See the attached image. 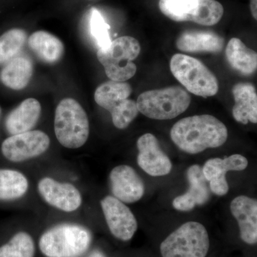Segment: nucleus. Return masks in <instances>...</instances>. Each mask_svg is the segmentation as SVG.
<instances>
[{"label": "nucleus", "mask_w": 257, "mask_h": 257, "mask_svg": "<svg viewBox=\"0 0 257 257\" xmlns=\"http://www.w3.org/2000/svg\"><path fill=\"white\" fill-rule=\"evenodd\" d=\"M187 177L189 183V190L183 195L176 197L172 203L174 208L177 210H192L197 205L206 204L210 197L207 181L200 166H191L187 170Z\"/></svg>", "instance_id": "nucleus-15"}, {"label": "nucleus", "mask_w": 257, "mask_h": 257, "mask_svg": "<svg viewBox=\"0 0 257 257\" xmlns=\"http://www.w3.org/2000/svg\"><path fill=\"white\" fill-rule=\"evenodd\" d=\"M29 189L27 177L19 171L0 168V201L9 202L25 195Z\"/></svg>", "instance_id": "nucleus-24"}, {"label": "nucleus", "mask_w": 257, "mask_h": 257, "mask_svg": "<svg viewBox=\"0 0 257 257\" xmlns=\"http://www.w3.org/2000/svg\"><path fill=\"white\" fill-rule=\"evenodd\" d=\"M54 126L56 138L66 148H80L89 138L87 113L78 101L72 98H65L59 103L56 108Z\"/></svg>", "instance_id": "nucleus-3"}, {"label": "nucleus", "mask_w": 257, "mask_h": 257, "mask_svg": "<svg viewBox=\"0 0 257 257\" xmlns=\"http://www.w3.org/2000/svg\"><path fill=\"white\" fill-rule=\"evenodd\" d=\"M226 60L231 68L243 76H250L257 69V54L239 39L232 38L226 47Z\"/></svg>", "instance_id": "nucleus-22"}, {"label": "nucleus", "mask_w": 257, "mask_h": 257, "mask_svg": "<svg viewBox=\"0 0 257 257\" xmlns=\"http://www.w3.org/2000/svg\"><path fill=\"white\" fill-rule=\"evenodd\" d=\"M91 239L90 232L84 226L62 224L45 231L39 246L47 257H78L87 251Z\"/></svg>", "instance_id": "nucleus-2"}, {"label": "nucleus", "mask_w": 257, "mask_h": 257, "mask_svg": "<svg viewBox=\"0 0 257 257\" xmlns=\"http://www.w3.org/2000/svg\"><path fill=\"white\" fill-rule=\"evenodd\" d=\"M141 52L136 39L124 36L111 42L106 48L99 49L97 59L104 67L108 78L116 82H125L135 76L136 64L134 61Z\"/></svg>", "instance_id": "nucleus-5"}, {"label": "nucleus", "mask_w": 257, "mask_h": 257, "mask_svg": "<svg viewBox=\"0 0 257 257\" xmlns=\"http://www.w3.org/2000/svg\"><path fill=\"white\" fill-rule=\"evenodd\" d=\"M250 9L253 18L257 20V0H250Z\"/></svg>", "instance_id": "nucleus-29"}, {"label": "nucleus", "mask_w": 257, "mask_h": 257, "mask_svg": "<svg viewBox=\"0 0 257 257\" xmlns=\"http://www.w3.org/2000/svg\"><path fill=\"white\" fill-rule=\"evenodd\" d=\"M40 103L34 98H28L13 109L5 119V128L10 135L31 131L41 115Z\"/></svg>", "instance_id": "nucleus-17"}, {"label": "nucleus", "mask_w": 257, "mask_h": 257, "mask_svg": "<svg viewBox=\"0 0 257 257\" xmlns=\"http://www.w3.org/2000/svg\"><path fill=\"white\" fill-rule=\"evenodd\" d=\"M28 45L37 57L45 63L55 64L64 55L63 43L48 32H34L29 38Z\"/></svg>", "instance_id": "nucleus-21"}, {"label": "nucleus", "mask_w": 257, "mask_h": 257, "mask_svg": "<svg viewBox=\"0 0 257 257\" xmlns=\"http://www.w3.org/2000/svg\"><path fill=\"white\" fill-rule=\"evenodd\" d=\"M231 214L237 221L240 236L245 243L257 242L256 199L241 195L233 199L230 204Z\"/></svg>", "instance_id": "nucleus-16"}, {"label": "nucleus", "mask_w": 257, "mask_h": 257, "mask_svg": "<svg viewBox=\"0 0 257 257\" xmlns=\"http://www.w3.org/2000/svg\"><path fill=\"white\" fill-rule=\"evenodd\" d=\"M109 179L113 195L123 203L138 202L145 194L143 179L130 166L114 167L110 172Z\"/></svg>", "instance_id": "nucleus-14"}, {"label": "nucleus", "mask_w": 257, "mask_h": 257, "mask_svg": "<svg viewBox=\"0 0 257 257\" xmlns=\"http://www.w3.org/2000/svg\"><path fill=\"white\" fill-rule=\"evenodd\" d=\"M133 89L127 82L108 81L97 87L94 93L96 104L111 112L131 95Z\"/></svg>", "instance_id": "nucleus-23"}, {"label": "nucleus", "mask_w": 257, "mask_h": 257, "mask_svg": "<svg viewBox=\"0 0 257 257\" xmlns=\"http://www.w3.org/2000/svg\"><path fill=\"white\" fill-rule=\"evenodd\" d=\"M89 257H104V255L102 254L99 251H95V252L92 253Z\"/></svg>", "instance_id": "nucleus-30"}, {"label": "nucleus", "mask_w": 257, "mask_h": 257, "mask_svg": "<svg viewBox=\"0 0 257 257\" xmlns=\"http://www.w3.org/2000/svg\"><path fill=\"white\" fill-rule=\"evenodd\" d=\"M209 248L207 229L197 221L184 223L160 246L162 257H205Z\"/></svg>", "instance_id": "nucleus-7"}, {"label": "nucleus", "mask_w": 257, "mask_h": 257, "mask_svg": "<svg viewBox=\"0 0 257 257\" xmlns=\"http://www.w3.org/2000/svg\"><path fill=\"white\" fill-rule=\"evenodd\" d=\"M0 114H1V109H0Z\"/></svg>", "instance_id": "nucleus-31"}, {"label": "nucleus", "mask_w": 257, "mask_h": 257, "mask_svg": "<svg viewBox=\"0 0 257 257\" xmlns=\"http://www.w3.org/2000/svg\"><path fill=\"white\" fill-rule=\"evenodd\" d=\"M37 187L42 199L56 209L72 212L82 205L81 193L72 184L57 182L51 177H44L40 179Z\"/></svg>", "instance_id": "nucleus-11"}, {"label": "nucleus", "mask_w": 257, "mask_h": 257, "mask_svg": "<svg viewBox=\"0 0 257 257\" xmlns=\"http://www.w3.org/2000/svg\"><path fill=\"white\" fill-rule=\"evenodd\" d=\"M91 32L95 39L99 49H104L111 43L109 30L110 26L106 23L102 15L97 10L92 9L90 21Z\"/></svg>", "instance_id": "nucleus-28"}, {"label": "nucleus", "mask_w": 257, "mask_h": 257, "mask_svg": "<svg viewBox=\"0 0 257 257\" xmlns=\"http://www.w3.org/2000/svg\"><path fill=\"white\" fill-rule=\"evenodd\" d=\"M235 104L233 106L232 114L235 120L243 124L248 121L257 122V94L252 84L240 82L232 88Z\"/></svg>", "instance_id": "nucleus-18"}, {"label": "nucleus", "mask_w": 257, "mask_h": 257, "mask_svg": "<svg viewBox=\"0 0 257 257\" xmlns=\"http://www.w3.org/2000/svg\"><path fill=\"white\" fill-rule=\"evenodd\" d=\"M33 63L28 56H17L0 72V80L10 89L21 90L28 85L33 74Z\"/></svg>", "instance_id": "nucleus-20"}, {"label": "nucleus", "mask_w": 257, "mask_h": 257, "mask_svg": "<svg viewBox=\"0 0 257 257\" xmlns=\"http://www.w3.org/2000/svg\"><path fill=\"white\" fill-rule=\"evenodd\" d=\"M170 136L181 150L195 155L224 145L227 140L228 131L224 123L211 115H195L175 123Z\"/></svg>", "instance_id": "nucleus-1"}, {"label": "nucleus", "mask_w": 257, "mask_h": 257, "mask_svg": "<svg viewBox=\"0 0 257 257\" xmlns=\"http://www.w3.org/2000/svg\"><path fill=\"white\" fill-rule=\"evenodd\" d=\"M142 114L157 120L172 119L190 105L191 96L179 86H172L142 93L136 101Z\"/></svg>", "instance_id": "nucleus-4"}, {"label": "nucleus", "mask_w": 257, "mask_h": 257, "mask_svg": "<svg viewBox=\"0 0 257 257\" xmlns=\"http://www.w3.org/2000/svg\"><path fill=\"white\" fill-rule=\"evenodd\" d=\"M50 145L48 135L40 130L11 135L1 145L3 157L12 162L24 161L40 156Z\"/></svg>", "instance_id": "nucleus-9"}, {"label": "nucleus", "mask_w": 257, "mask_h": 257, "mask_svg": "<svg viewBox=\"0 0 257 257\" xmlns=\"http://www.w3.org/2000/svg\"><path fill=\"white\" fill-rule=\"evenodd\" d=\"M27 37V32L22 29H12L0 36V64L8 63L19 55Z\"/></svg>", "instance_id": "nucleus-25"}, {"label": "nucleus", "mask_w": 257, "mask_h": 257, "mask_svg": "<svg viewBox=\"0 0 257 257\" xmlns=\"http://www.w3.org/2000/svg\"><path fill=\"white\" fill-rule=\"evenodd\" d=\"M138 163L142 170L152 177H162L170 173L172 164L162 151L158 140L147 133L139 138Z\"/></svg>", "instance_id": "nucleus-12"}, {"label": "nucleus", "mask_w": 257, "mask_h": 257, "mask_svg": "<svg viewBox=\"0 0 257 257\" xmlns=\"http://www.w3.org/2000/svg\"><path fill=\"white\" fill-rule=\"evenodd\" d=\"M110 113L114 126L119 130H124L137 117L139 110L136 101L128 98Z\"/></svg>", "instance_id": "nucleus-27"}, {"label": "nucleus", "mask_w": 257, "mask_h": 257, "mask_svg": "<svg viewBox=\"0 0 257 257\" xmlns=\"http://www.w3.org/2000/svg\"><path fill=\"white\" fill-rule=\"evenodd\" d=\"M35 243L28 233L20 231L0 246V257H34Z\"/></svg>", "instance_id": "nucleus-26"}, {"label": "nucleus", "mask_w": 257, "mask_h": 257, "mask_svg": "<svg viewBox=\"0 0 257 257\" xmlns=\"http://www.w3.org/2000/svg\"><path fill=\"white\" fill-rule=\"evenodd\" d=\"M248 160L241 155H233L224 159L213 158L207 160L202 168L204 177L209 182L211 192L217 196H224L229 192L226 174L229 171H242L247 167Z\"/></svg>", "instance_id": "nucleus-13"}, {"label": "nucleus", "mask_w": 257, "mask_h": 257, "mask_svg": "<svg viewBox=\"0 0 257 257\" xmlns=\"http://www.w3.org/2000/svg\"><path fill=\"white\" fill-rule=\"evenodd\" d=\"M176 45L182 52L218 53L222 50L224 40L214 32L191 30L182 33L177 39Z\"/></svg>", "instance_id": "nucleus-19"}, {"label": "nucleus", "mask_w": 257, "mask_h": 257, "mask_svg": "<svg viewBox=\"0 0 257 257\" xmlns=\"http://www.w3.org/2000/svg\"><path fill=\"white\" fill-rule=\"evenodd\" d=\"M160 11L175 22H192L213 26L224 15L222 5L216 0H160Z\"/></svg>", "instance_id": "nucleus-8"}, {"label": "nucleus", "mask_w": 257, "mask_h": 257, "mask_svg": "<svg viewBox=\"0 0 257 257\" xmlns=\"http://www.w3.org/2000/svg\"><path fill=\"white\" fill-rule=\"evenodd\" d=\"M101 207L111 234L122 241L131 239L138 225L130 208L114 196H106L101 199Z\"/></svg>", "instance_id": "nucleus-10"}, {"label": "nucleus", "mask_w": 257, "mask_h": 257, "mask_svg": "<svg viewBox=\"0 0 257 257\" xmlns=\"http://www.w3.org/2000/svg\"><path fill=\"white\" fill-rule=\"evenodd\" d=\"M170 69L174 77L195 95L207 98L219 91L216 76L197 59L176 54L171 59Z\"/></svg>", "instance_id": "nucleus-6"}]
</instances>
